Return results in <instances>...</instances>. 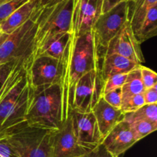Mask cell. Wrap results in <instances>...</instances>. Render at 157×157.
I'll return each instance as SVG.
<instances>
[{
	"label": "cell",
	"instance_id": "8",
	"mask_svg": "<svg viewBox=\"0 0 157 157\" xmlns=\"http://www.w3.org/2000/svg\"><path fill=\"white\" fill-rule=\"evenodd\" d=\"M104 80L99 67L84 74L78 79L71 95V110L81 112H92L102 97Z\"/></svg>",
	"mask_w": 157,
	"mask_h": 157
},
{
	"label": "cell",
	"instance_id": "12",
	"mask_svg": "<svg viewBox=\"0 0 157 157\" xmlns=\"http://www.w3.org/2000/svg\"><path fill=\"white\" fill-rule=\"evenodd\" d=\"M52 146L53 157H80L88 152L78 143L71 115L53 132Z\"/></svg>",
	"mask_w": 157,
	"mask_h": 157
},
{
	"label": "cell",
	"instance_id": "7",
	"mask_svg": "<svg viewBox=\"0 0 157 157\" xmlns=\"http://www.w3.org/2000/svg\"><path fill=\"white\" fill-rule=\"evenodd\" d=\"M132 2V0L121 2L107 12L101 14L95 22L92 31L101 50L107 47L109 42L130 18Z\"/></svg>",
	"mask_w": 157,
	"mask_h": 157
},
{
	"label": "cell",
	"instance_id": "9",
	"mask_svg": "<svg viewBox=\"0 0 157 157\" xmlns=\"http://www.w3.org/2000/svg\"><path fill=\"white\" fill-rule=\"evenodd\" d=\"M25 69L29 85L32 87L56 83L61 84L62 61L45 55H40L30 62Z\"/></svg>",
	"mask_w": 157,
	"mask_h": 157
},
{
	"label": "cell",
	"instance_id": "14",
	"mask_svg": "<svg viewBox=\"0 0 157 157\" xmlns=\"http://www.w3.org/2000/svg\"><path fill=\"white\" fill-rule=\"evenodd\" d=\"M137 141L125 120L120 122L104 138L102 144L113 157H119Z\"/></svg>",
	"mask_w": 157,
	"mask_h": 157
},
{
	"label": "cell",
	"instance_id": "27",
	"mask_svg": "<svg viewBox=\"0 0 157 157\" xmlns=\"http://www.w3.org/2000/svg\"><path fill=\"white\" fill-rule=\"evenodd\" d=\"M140 69L141 78L145 89H148L157 85V74L155 71L147 66H144L143 65H140Z\"/></svg>",
	"mask_w": 157,
	"mask_h": 157
},
{
	"label": "cell",
	"instance_id": "23",
	"mask_svg": "<svg viewBox=\"0 0 157 157\" xmlns=\"http://www.w3.org/2000/svg\"><path fill=\"white\" fill-rule=\"evenodd\" d=\"M136 141H140L147 135L155 132L157 129V124L142 119H131L127 121Z\"/></svg>",
	"mask_w": 157,
	"mask_h": 157
},
{
	"label": "cell",
	"instance_id": "22",
	"mask_svg": "<svg viewBox=\"0 0 157 157\" xmlns=\"http://www.w3.org/2000/svg\"><path fill=\"white\" fill-rule=\"evenodd\" d=\"M142 119L157 124V104H145L133 112L125 113L124 119Z\"/></svg>",
	"mask_w": 157,
	"mask_h": 157
},
{
	"label": "cell",
	"instance_id": "28",
	"mask_svg": "<svg viewBox=\"0 0 157 157\" xmlns=\"http://www.w3.org/2000/svg\"><path fill=\"white\" fill-rule=\"evenodd\" d=\"M102 98L107 102L108 104L113 107L121 109V102H122V90L121 88L114 89L113 91L107 92L102 95Z\"/></svg>",
	"mask_w": 157,
	"mask_h": 157
},
{
	"label": "cell",
	"instance_id": "1",
	"mask_svg": "<svg viewBox=\"0 0 157 157\" xmlns=\"http://www.w3.org/2000/svg\"><path fill=\"white\" fill-rule=\"evenodd\" d=\"M101 51L93 31L77 36L71 32L62 58L61 79L63 108L65 119L71 112V95L75 84L87 72L99 67Z\"/></svg>",
	"mask_w": 157,
	"mask_h": 157
},
{
	"label": "cell",
	"instance_id": "33",
	"mask_svg": "<svg viewBox=\"0 0 157 157\" xmlns=\"http://www.w3.org/2000/svg\"><path fill=\"white\" fill-rule=\"evenodd\" d=\"M124 1H129V0H104L103 2V7H102V13L107 12L114 7L116 5L119 4L120 2Z\"/></svg>",
	"mask_w": 157,
	"mask_h": 157
},
{
	"label": "cell",
	"instance_id": "25",
	"mask_svg": "<svg viewBox=\"0 0 157 157\" xmlns=\"http://www.w3.org/2000/svg\"><path fill=\"white\" fill-rule=\"evenodd\" d=\"M29 0H0V23Z\"/></svg>",
	"mask_w": 157,
	"mask_h": 157
},
{
	"label": "cell",
	"instance_id": "5",
	"mask_svg": "<svg viewBox=\"0 0 157 157\" xmlns=\"http://www.w3.org/2000/svg\"><path fill=\"white\" fill-rule=\"evenodd\" d=\"M74 2L75 0H61L52 6L39 7L37 31L31 56L52 37L71 32Z\"/></svg>",
	"mask_w": 157,
	"mask_h": 157
},
{
	"label": "cell",
	"instance_id": "29",
	"mask_svg": "<svg viewBox=\"0 0 157 157\" xmlns=\"http://www.w3.org/2000/svg\"><path fill=\"white\" fill-rule=\"evenodd\" d=\"M0 157H19L10 146L2 131H0Z\"/></svg>",
	"mask_w": 157,
	"mask_h": 157
},
{
	"label": "cell",
	"instance_id": "30",
	"mask_svg": "<svg viewBox=\"0 0 157 157\" xmlns=\"http://www.w3.org/2000/svg\"><path fill=\"white\" fill-rule=\"evenodd\" d=\"M17 62H9L0 65V89Z\"/></svg>",
	"mask_w": 157,
	"mask_h": 157
},
{
	"label": "cell",
	"instance_id": "26",
	"mask_svg": "<svg viewBox=\"0 0 157 157\" xmlns=\"http://www.w3.org/2000/svg\"><path fill=\"white\" fill-rule=\"evenodd\" d=\"M127 73L116 74L108 77L104 81L102 95L107 92L113 91L117 88L122 87L127 78Z\"/></svg>",
	"mask_w": 157,
	"mask_h": 157
},
{
	"label": "cell",
	"instance_id": "19",
	"mask_svg": "<svg viewBox=\"0 0 157 157\" xmlns=\"http://www.w3.org/2000/svg\"><path fill=\"white\" fill-rule=\"evenodd\" d=\"M154 6H157V0H136L132 2L130 22L134 35L139 30L148 11Z\"/></svg>",
	"mask_w": 157,
	"mask_h": 157
},
{
	"label": "cell",
	"instance_id": "10",
	"mask_svg": "<svg viewBox=\"0 0 157 157\" xmlns=\"http://www.w3.org/2000/svg\"><path fill=\"white\" fill-rule=\"evenodd\" d=\"M101 55L118 54L137 65L145 62L140 44L136 40L130 26V18L127 20L117 34L109 42L107 47L101 50Z\"/></svg>",
	"mask_w": 157,
	"mask_h": 157
},
{
	"label": "cell",
	"instance_id": "17",
	"mask_svg": "<svg viewBox=\"0 0 157 157\" xmlns=\"http://www.w3.org/2000/svg\"><path fill=\"white\" fill-rule=\"evenodd\" d=\"M70 35L71 32L61 33L48 40L30 57L25 66L26 67L30 62L40 55H45L62 61Z\"/></svg>",
	"mask_w": 157,
	"mask_h": 157
},
{
	"label": "cell",
	"instance_id": "24",
	"mask_svg": "<svg viewBox=\"0 0 157 157\" xmlns=\"http://www.w3.org/2000/svg\"><path fill=\"white\" fill-rule=\"evenodd\" d=\"M145 105L143 93L122 98L121 109L124 114L133 112Z\"/></svg>",
	"mask_w": 157,
	"mask_h": 157
},
{
	"label": "cell",
	"instance_id": "20",
	"mask_svg": "<svg viewBox=\"0 0 157 157\" xmlns=\"http://www.w3.org/2000/svg\"><path fill=\"white\" fill-rule=\"evenodd\" d=\"M157 34V6H154L148 11L138 32L135 34L140 44L156 36Z\"/></svg>",
	"mask_w": 157,
	"mask_h": 157
},
{
	"label": "cell",
	"instance_id": "4",
	"mask_svg": "<svg viewBox=\"0 0 157 157\" xmlns=\"http://www.w3.org/2000/svg\"><path fill=\"white\" fill-rule=\"evenodd\" d=\"M2 131L19 157H53L52 137L55 130L32 127L25 121Z\"/></svg>",
	"mask_w": 157,
	"mask_h": 157
},
{
	"label": "cell",
	"instance_id": "16",
	"mask_svg": "<svg viewBox=\"0 0 157 157\" xmlns=\"http://www.w3.org/2000/svg\"><path fill=\"white\" fill-rule=\"evenodd\" d=\"M139 66L122 55L113 53L101 55L100 70L104 81L107 78L116 74L128 73Z\"/></svg>",
	"mask_w": 157,
	"mask_h": 157
},
{
	"label": "cell",
	"instance_id": "36",
	"mask_svg": "<svg viewBox=\"0 0 157 157\" xmlns=\"http://www.w3.org/2000/svg\"><path fill=\"white\" fill-rule=\"evenodd\" d=\"M132 1H136V0H132Z\"/></svg>",
	"mask_w": 157,
	"mask_h": 157
},
{
	"label": "cell",
	"instance_id": "13",
	"mask_svg": "<svg viewBox=\"0 0 157 157\" xmlns=\"http://www.w3.org/2000/svg\"><path fill=\"white\" fill-rule=\"evenodd\" d=\"M104 0H75L71 33L79 36L92 31L95 22L102 14Z\"/></svg>",
	"mask_w": 157,
	"mask_h": 157
},
{
	"label": "cell",
	"instance_id": "21",
	"mask_svg": "<svg viewBox=\"0 0 157 157\" xmlns=\"http://www.w3.org/2000/svg\"><path fill=\"white\" fill-rule=\"evenodd\" d=\"M121 90L122 98L144 92L145 88L141 78L140 66L127 73L125 82L121 87Z\"/></svg>",
	"mask_w": 157,
	"mask_h": 157
},
{
	"label": "cell",
	"instance_id": "15",
	"mask_svg": "<svg viewBox=\"0 0 157 157\" xmlns=\"http://www.w3.org/2000/svg\"><path fill=\"white\" fill-rule=\"evenodd\" d=\"M103 139L120 122L124 119L125 114L121 109L113 107L101 97L92 110Z\"/></svg>",
	"mask_w": 157,
	"mask_h": 157
},
{
	"label": "cell",
	"instance_id": "32",
	"mask_svg": "<svg viewBox=\"0 0 157 157\" xmlns=\"http://www.w3.org/2000/svg\"><path fill=\"white\" fill-rule=\"evenodd\" d=\"M83 157H113L108 151L107 150L104 145L101 143L92 150L83 155Z\"/></svg>",
	"mask_w": 157,
	"mask_h": 157
},
{
	"label": "cell",
	"instance_id": "2",
	"mask_svg": "<svg viewBox=\"0 0 157 157\" xmlns=\"http://www.w3.org/2000/svg\"><path fill=\"white\" fill-rule=\"evenodd\" d=\"M29 86L26 123L38 129L58 130L65 120L61 84Z\"/></svg>",
	"mask_w": 157,
	"mask_h": 157
},
{
	"label": "cell",
	"instance_id": "31",
	"mask_svg": "<svg viewBox=\"0 0 157 157\" xmlns=\"http://www.w3.org/2000/svg\"><path fill=\"white\" fill-rule=\"evenodd\" d=\"M145 104H157V85L145 89L143 92Z\"/></svg>",
	"mask_w": 157,
	"mask_h": 157
},
{
	"label": "cell",
	"instance_id": "6",
	"mask_svg": "<svg viewBox=\"0 0 157 157\" xmlns=\"http://www.w3.org/2000/svg\"><path fill=\"white\" fill-rule=\"evenodd\" d=\"M38 11L39 7L28 21L7 35L0 45V65L18 61H23L26 64L32 53Z\"/></svg>",
	"mask_w": 157,
	"mask_h": 157
},
{
	"label": "cell",
	"instance_id": "18",
	"mask_svg": "<svg viewBox=\"0 0 157 157\" xmlns=\"http://www.w3.org/2000/svg\"><path fill=\"white\" fill-rule=\"evenodd\" d=\"M38 7V0H29L0 23V30L7 35L10 34L28 21Z\"/></svg>",
	"mask_w": 157,
	"mask_h": 157
},
{
	"label": "cell",
	"instance_id": "3",
	"mask_svg": "<svg viewBox=\"0 0 157 157\" xmlns=\"http://www.w3.org/2000/svg\"><path fill=\"white\" fill-rule=\"evenodd\" d=\"M29 89L25 62L19 61L0 89V131L25 121Z\"/></svg>",
	"mask_w": 157,
	"mask_h": 157
},
{
	"label": "cell",
	"instance_id": "11",
	"mask_svg": "<svg viewBox=\"0 0 157 157\" xmlns=\"http://www.w3.org/2000/svg\"><path fill=\"white\" fill-rule=\"evenodd\" d=\"M70 115L74 132L80 146L89 152L102 143L103 138L93 112L72 110Z\"/></svg>",
	"mask_w": 157,
	"mask_h": 157
},
{
	"label": "cell",
	"instance_id": "34",
	"mask_svg": "<svg viewBox=\"0 0 157 157\" xmlns=\"http://www.w3.org/2000/svg\"><path fill=\"white\" fill-rule=\"evenodd\" d=\"M61 0H38V7H44V6H52L55 3L58 2Z\"/></svg>",
	"mask_w": 157,
	"mask_h": 157
},
{
	"label": "cell",
	"instance_id": "37",
	"mask_svg": "<svg viewBox=\"0 0 157 157\" xmlns=\"http://www.w3.org/2000/svg\"><path fill=\"white\" fill-rule=\"evenodd\" d=\"M80 157H83V156H80Z\"/></svg>",
	"mask_w": 157,
	"mask_h": 157
},
{
	"label": "cell",
	"instance_id": "35",
	"mask_svg": "<svg viewBox=\"0 0 157 157\" xmlns=\"http://www.w3.org/2000/svg\"><path fill=\"white\" fill-rule=\"evenodd\" d=\"M6 36H7V34L3 33V32L0 30V45L2 43V42L4 41L5 38H6Z\"/></svg>",
	"mask_w": 157,
	"mask_h": 157
}]
</instances>
